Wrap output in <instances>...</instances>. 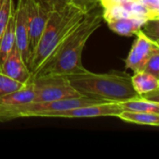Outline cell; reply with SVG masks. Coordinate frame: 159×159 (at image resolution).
<instances>
[{
	"label": "cell",
	"instance_id": "cell-16",
	"mask_svg": "<svg viewBox=\"0 0 159 159\" xmlns=\"http://www.w3.org/2000/svg\"><path fill=\"white\" fill-rule=\"evenodd\" d=\"M27 84L20 83L0 72V98L21 89Z\"/></svg>",
	"mask_w": 159,
	"mask_h": 159
},
{
	"label": "cell",
	"instance_id": "cell-9",
	"mask_svg": "<svg viewBox=\"0 0 159 159\" xmlns=\"http://www.w3.org/2000/svg\"><path fill=\"white\" fill-rule=\"evenodd\" d=\"M34 100V90L31 81L21 89L0 98V122L10 121L12 113L18 107L33 102Z\"/></svg>",
	"mask_w": 159,
	"mask_h": 159
},
{
	"label": "cell",
	"instance_id": "cell-3",
	"mask_svg": "<svg viewBox=\"0 0 159 159\" xmlns=\"http://www.w3.org/2000/svg\"><path fill=\"white\" fill-rule=\"evenodd\" d=\"M85 14L84 11L72 3L60 9L53 10L49 14L27 64L31 75L35 73L45 60L76 27Z\"/></svg>",
	"mask_w": 159,
	"mask_h": 159
},
{
	"label": "cell",
	"instance_id": "cell-14",
	"mask_svg": "<svg viewBox=\"0 0 159 159\" xmlns=\"http://www.w3.org/2000/svg\"><path fill=\"white\" fill-rule=\"evenodd\" d=\"M123 111L130 112H145L159 114V102L138 96L136 98L118 102Z\"/></svg>",
	"mask_w": 159,
	"mask_h": 159
},
{
	"label": "cell",
	"instance_id": "cell-4",
	"mask_svg": "<svg viewBox=\"0 0 159 159\" xmlns=\"http://www.w3.org/2000/svg\"><path fill=\"white\" fill-rule=\"evenodd\" d=\"M101 102H107L80 96V97L58 100V101L29 102L18 107L12 113L10 120L20 118V117H48V115L55 112L65 111L72 108L101 103Z\"/></svg>",
	"mask_w": 159,
	"mask_h": 159
},
{
	"label": "cell",
	"instance_id": "cell-15",
	"mask_svg": "<svg viewBox=\"0 0 159 159\" xmlns=\"http://www.w3.org/2000/svg\"><path fill=\"white\" fill-rule=\"evenodd\" d=\"M117 117L125 122L138 125H145L152 127H158L159 125V114L123 111L121 114L118 115Z\"/></svg>",
	"mask_w": 159,
	"mask_h": 159
},
{
	"label": "cell",
	"instance_id": "cell-7",
	"mask_svg": "<svg viewBox=\"0 0 159 159\" xmlns=\"http://www.w3.org/2000/svg\"><path fill=\"white\" fill-rule=\"evenodd\" d=\"M123 112L122 107L118 102H101L59 111L48 115V117L61 118H87V117H101V116H118Z\"/></svg>",
	"mask_w": 159,
	"mask_h": 159
},
{
	"label": "cell",
	"instance_id": "cell-13",
	"mask_svg": "<svg viewBox=\"0 0 159 159\" xmlns=\"http://www.w3.org/2000/svg\"><path fill=\"white\" fill-rule=\"evenodd\" d=\"M14 46H15V14L13 8L7 28L0 39V68Z\"/></svg>",
	"mask_w": 159,
	"mask_h": 159
},
{
	"label": "cell",
	"instance_id": "cell-8",
	"mask_svg": "<svg viewBox=\"0 0 159 159\" xmlns=\"http://www.w3.org/2000/svg\"><path fill=\"white\" fill-rule=\"evenodd\" d=\"M15 14V44L20 50L24 61L28 64L30 61L29 44V23L25 7V0H18L14 7ZM28 67V66H27Z\"/></svg>",
	"mask_w": 159,
	"mask_h": 159
},
{
	"label": "cell",
	"instance_id": "cell-10",
	"mask_svg": "<svg viewBox=\"0 0 159 159\" xmlns=\"http://www.w3.org/2000/svg\"><path fill=\"white\" fill-rule=\"evenodd\" d=\"M0 72L23 84L31 81L32 75L16 44L2 64Z\"/></svg>",
	"mask_w": 159,
	"mask_h": 159
},
{
	"label": "cell",
	"instance_id": "cell-20",
	"mask_svg": "<svg viewBox=\"0 0 159 159\" xmlns=\"http://www.w3.org/2000/svg\"><path fill=\"white\" fill-rule=\"evenodd\" d=\"M71 3L79 7L85 13H88L101 6L100 0H71Z\"/></svg>",
	"mask_w": 159,
	"mask_h": 159
},
{
	"label": "cell",
	"instance_id": "cell-22",
	"mask_svg": "<svg viewBox=\"0 0 159 159\" xmlns=\"http://www.w3.org/2000/svg\"><path fill=\"white\" fill-rule=\"evenodd\" d=\"M46 1L48 4V6L52 11L60 9V8L63 7L64 6H66L67 4L71 3V0H46Z\"/></svg>",
	"mask_w": 159,
	"mask_h": 159
},
{
	"label": "cell",
	"instance_id": "cell-6",
	"mask_svg": "<svg viewBox=\"0 0 159 159\" xmlns=\"http://www.w3.org/2000/svg\"><path fill=\"white\" fill-rule=\"evenodd\" d=\"M135 35L136 39L125 61L126 68L132 70L133 73L143 71L150 56L159 49L158 42L149 38L142 30H139Z\"/></svg>",
	"mask_w": 159,
	"mask_h": 159
},
{
	"label": "cell",
	"instance_id": "cell-19",
	"mask_svg": "<svg viewBox=\"0 0 159 159\" xmlns=\"http://www.w3.org/2000/svg\"><path fill=\"white\" fill-rule=\"evenodd\" d=\"M141 30L152 40L158 42V19L157 20H148L143 25Z\"/></svg>",
	"mask_w": 159,
	"mask_h": 159
},
{
	"label": "cell",
	"instance_id": "cell-21",
	"mask_svg": "<svg viewBox=\"0 0 159 159\" xmlns=\"http://www.w3.org/2000/svg\"><path fill=\"white\" fill-rule=\"evenodd\" d=\"M152 14L155 19L159 18V0H136Z\"/></svg>",
	"mask_w": 159,
	"mask_h": 159
},
{
	"label": "cell",
	"instance_id": "cell-18",
	"mask_svg": "<svg viewBox=\"0 0 159 159\" xmlns=\"http://www.w3.org/2000/svg\"><path fill=\"white\" fill-rule=\"evenodd\" d=\"M143 71L147 72L156 77H159V49L154 51L146 61Z\"/></svg>",
	"mask_w": 159,
	"mask_h": 159
},
{
	"label": "cell",
	"instance_id": "cell-2",
	"mask_svg": "<svg viewBox=\"0 0 159 159\" xmlns=\"http://www.w3.org/2000/svg\"><path fill=\"white\" fill-rule=\"evenodd\" d=\"M66 77L70 85L84 97L107 102H121L139 96L132 87L131 76L125 72L95 74L88 70Z\"/></svg>",
	"mask_w": 159,
	"mask_h": 159
},
{
	"label": "cell",
	"instance_id": "cell-5",
	"mask_svg": "<svg viewBox=\"0 0 159 159\" xmlns=\"http://www.w3.org/2000/svg\"><path fill=\"white\" fill-rule=\"evenodd\" d=\"M31 83L34 90V100L33 102L58 101L81 96L70 85L66 76H36L31 78Z\"/></svg>",
	"mask_w": 159,
	"mask_h": 159
},
{
	"label": "cell",
	"instance_id": "cell-17",
	"mask_svg": "<svg viewBox=\"0 0 159 159\" xmlns=\"http://www.w3.org/2000/svg\"><path fill=\"white\" fill-rule=\"evenodd\" d=\"M13 8V0H0V39L7 28Z\"/></svg>",
	"mask_w": 159,
	"mask_h": 159
},
{
	"label": "cell",
	"instance_id": "cell-1",
	"mask_svg": "<svg viewBox=\"0 0 159 159\" xmlns=\"http://www.w3.org/2000/svg\"><path fill=\"white\" fill-rule=\"evenodd\" d=\"M103 21L100 6L85 14L76 27L45 60L32 77L43 75H72L88 70L82 63V52L89 38Z\"/></svg>",
	"mask_w": 159,
	"mask_h": 159
},
{
	"label": "cell",
	"instance_id": "cell-11",
	"mask_svg": "<svg viewBox=\"0 0 159 159\" xmlns=\"http://www.w3.org/2000/svg\"><path fill=\"white\" fill-rule=\"evenodd\" d=\"M131 83L134 90L139 96L151 101L158 102V77H156L147 72L140 71L134 73V75L131 76Z\"/></svg>",
	"mask_w": 159,
	"mask_h": 159
},
{
	"label": "cell",
	"instance_id": "cell-12",
	"mask_svg": "<svg viewBox=\"0 0 159 159\" xmlns=\"http://www.w3.org/2000/svg\"><path fill=\"white\" fill-rule=\"evenodd\" d=\"M146 20H147L144 18L130 16L112 20L107 21V23L109 28L117 34L123 36H131L141 30Z\"/></svg>",
	"mask_w": 159,
	"mask_h": 159
}]
</instances>
